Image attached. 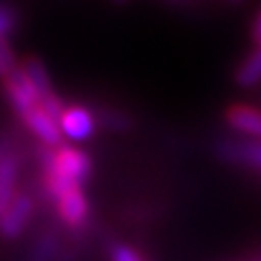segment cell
<instances>
[{
	"instance_id": "6da1fadb",
	"label": "cell",
	"mask_w": 261,
	"mask_h": 261,
	"mask_svg": "<svg viewBox=\"0 0 261 261\" xmlns=\"http://www.w3.org/2000/svg\"><path fill=\"white\" fill-rule=\"evenodd\" d=\"M42 185L48 196V200H57L72 190V187H83L92 172V161L89 154L74 146L63 144L59 148H46L42 150Z\"/></svg>"
},
{
	"instance_id": "7a4b0ae2",
	"label": "cell",
	"mask_w": 261,
	"mask_h": 261,
	"mask_svg": "<svg viewBox=\"0 0 261 261\" xmlns=\"http://www.w3.org/2000/svg\"><path fill=\"white\" fill-rule=\"evenodd\" d=\"M3 85H5L7 98H9V102L13 105V109L18 111L20 118H24L29 111L39 107V96L31 83V79L24 74V70L20 65L3 79Z\"/></svg>"
},
{
	"instance_id": "3957f363",
	"label": "cell",
	"mask_w": 261,
	"mask_h": 261,
	"mask_svg": "<svg viewBox=\"0 0 261 261\" xmlns=\"http://www.w3.org/2000/svg\"><path fill=\"white\" fill-rule=\"evenodd\" d=\"M33 214H35L33 196L20 192L11 200V205L5 209V214L0 216V235H3L5 240H15L18 235L24 233V228L29 226Z\"/></svg>"
},
{
	"instance_id": "277c9868",
	"label": "cell",
	"mask_w": 261,
	"mask_h": 261,
	"mask_svg": "<svg viewBox=\"0 0 261 261\" xmlns=\"http://www.w3.org/2000/svg\"><path fill=\"white\" fill-rule=\"evenodd\" d=\"M96 122L98 120L94 118V113L89 109L79 107V105H68L59 118V128H61L65 140L83 142L87 137H92Z\"/></svg>"
},
{
	"instance_id": "5b68a950",
	"label": "cell",
	"mask_w": 261,
	"mask_h": 261,
	"mask_svg": "<svg viewBox=\"0 0 261 261\" xmlns=\"http://www.w3.org/2000/svg\"><path fill=\"white\" fill-rule=\"evenodd\" d=\"M57 205V216L65 226L79 228L87 222L89 216V202L85 198L83 187H72V190L65 192L61 198L55 200Z\"/></svg>"
},
{
	"instance_id": "8992f818",
	"label": "cell",
	"mask_w": 261,
	"mask_h": 261,
	"mask_svg": "<svg viewBox=\"0 0 261 261\" xmlns=\"http://www.w3.org/2000/svg\"><path fill=\"white\" fill-rule=\"evenodd\" d=\"M22 122L46 148H59V146H63V133L59 128V122L50 113H46L42 107H35L33 111H29L22 118Z\"/></svg>"
},
{
	"instance_id": "52a82bcc",
	"label": "cell",
	"mask_w": 261,
	"mask_h": 261,
	"mask_svg": "<svg viewBox=\"0 0 261 261\" xmlns=\"http://www.w3.org/2000/svg\"><path fill=\"white\" fill-rule=\"evenodd\" d=\"M224 118L235 133L261 142V109L250 107V105H233L226 109Z\"/></svg>"
},
{
	"instance_id": "ba28073f",
	"label": "cell",
	"mask_w": 261,
	"mask_h": 261,
	"mask_svg": "<svg viewBox=\"0 0 261 261\" xmlns=\"http://www.w3.org/2000/svg\"><path fill=\"white\" fill-rule=\"evenodd\" d=\"M220 157L240 163V166H248L261 170V142L255 140H233V142H222L218 146Z\"/></svg>"
},
{
	"instance_id": "9c48e42d",
	"label": "cell",
	"mask_w": 261,
	"mask_h": 261,
	"mask_svg": "<svg viewBox=\"0 0 261 261\" xmlns=\"http://www.w3.org/2000/svg\"><path fill=\"white\" fill-rule=\"evenodd\" d=\"M15 183H18V159L15 154L5 152L0 161V207L3 209L9 207L11 200L18 196Z\"/></svg>"
},
{
	"instance_id": "30bf717a",
	"label": "cell",
	"mask_w": 261,
	"mask_h": 261,
	"mask_svg": "<svg viewBox=\"0 0 261 261\" xmlns=\"http://www.w3.org/2000/svg\"><path fill=\"white\" fill-rule=\"evenodd\" d=\"M259 81H261V42L235 70V83L240 87H252Z\"/></svg>"
},
{
	"instance_id": "8fae6325",
	"label": "cell",
	"mask_w": 261,
	"mask_h": 261,
	"mask_svg": "<svg viewBox=\"0 0 261 261\" xmlns=\"http://www.w3.org/2000/svg\"><path fill=\"white\" fill-rule=\"evenodd\" d=\"M98 122H100L102 126H107L109 130H118V133H122V130H128L130 126H133V120H130L124 111L120 109H111V107H105L98 111Z\"/></svg>"
},
{
	"instance_id": "7c38bea8",
	"label": "cell",
	"mask_w": 261,
	"mask_h": 261,
	"mask_svg": "<svg viewBox=\"0 0 261 261\" xmlns=\"http://www.w3.org/2000/svg\"><path fill=\"white\" fill-rule=\"evenodd\" d=\"M55 235L46 233L42 240L37 242V248H35V255H33L31 261H50L53 257V250H55Z\"/></svg>"
},
{
	"instance_id": "4fadbf2b",
	"label": "cell",
	"mask_w": 261,
	"mask_h": 261,
	"mask_svg": "<svg viewBox=\"0 0 261 261\" xmlns=\"http://www.w3.org/2000/svg\"><path fill=\"white\" fill-rule=\"evenodd\" d=\"M111 261H144V257L126 244H116L111 248Z\"/></svg>"
},
{
	"instance_id": "5bb4252c",
	"label": "cell",
	"mask_w": 261,
	"mask_h": 261,
	"mask_svg": "<svg viewBox=\"0 0 261 261\" xmlns=\"http://www.w3.org/2000/svg\"><path fill=\"white\" fill-rule=\"evenodd\" d=\"M15 22H18V18H15L13 9H9V7L0 5V37H7L9 33L15 29Z\"/></svg>"
},
{
	"instance_id": "9a60e30c",
	"label": "cell",
	"mask_w": 261,
	"mask_h": 261,
	"mask_svg": "<svg viewBox=\"0 0 261 261\" xmlns=\"http://www.w3.org/2000/svg\"><path fill=\"white\" fill-rule=\"evenodd\" d=\"M252 37H255V42H257V44L261 42V13L257 15L255 24H252Z\"/></svg>"
},
{
	"instance_id": "2e32d148",
	"label": "cell",
	"mask_w": 261,
	"mask_h": 261,
	"mask_svg": "<svg viewBox=\"0 0 261 261\" xmlns=\"http://www.w3.org/2000/svg\"><path fill=\"white\" fill-rule=\"evenodd\" d=\"M7 74H9V70H7V68H5V65H3V63H0V79H5Z\"/></svg>"
},
{
	"instance_id": "e0dca14e",
	"label": "cell",
	"mask_w": 261,
	"mask_h": 261,
	"mask_svg": "<svg viewBox=\"0 0 261 261\" xmlns=\"http://www.w3.org/2000/svg\"><path fill=\"white\" fill-rule=\"evenodd\" d=\"M226 3H231V5H240V3H244V0H226Z\"/></svg>"
},
{
	"instance_id": "ac0fdd59",
	"label": "cell",
	"mask_w": 261,
	"mask_h": 261,
	"mask_svg": "<svg viewBox=\"0 0 261 261\" xmlns=\"http://www.w3.org/2000/svg\"><path fill=\"white\" fill-rule=\"evenodd\" d=\"M3 214H5V209H3V207H0V216H3Z\"/></svg>"
},
{
	"instance_id": "d6986e66",
	"label": "cell",
	"mask_w": 261,
	"mask_h": 261,
	"mask_svg": "<svg viewBox=\"0 0 261 261\" xmlns=\"http://www.w3.org/2000/svg\"><path fill=\"white\" fill-rule=\"evenodd\" d=\"M3 154H5V152H0V161H3Z\"/></svg>"
},
{
	"instance_id": "ffe728a7",
	"label": "cell",
	"mask_w": 261,
	"mask_h": 261,
	"mask_svg": "<svg viewBox=\"0 0 261 261\" xmlns=\"http://www.w3.org/2000/svg\"><path fill=\"white\" fill-rule=\"evenodd\" d=\"M118 3H122V0H118Z\"/></svg>"
}]
</instances>
